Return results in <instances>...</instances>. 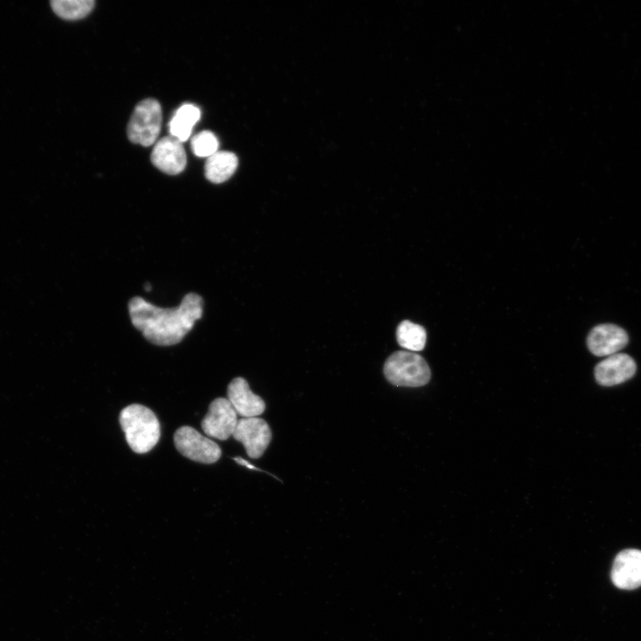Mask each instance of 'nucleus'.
I'll return each mask as SVG.
<instances>
[{
  "instance_id": "f257e3e1",
  "label": "nucleus",
  "mask_w": 641,
  "mask_h": 641,
  "mask_svg": "<svg viewBox=\"0 0 641 641\" xmlns=\"http://www.w3.org/2000/svg\"><path fill=\"white\" fill-rule=\"evenodd\" d=\"M203 299L196 293L185 295L175 308H160L141 296L128 303L133 325L144 337L157 345L167 346L180 343L195 322L202 317Z\"/></svg>"
},
{
  "instance_id": "f03ea898",
  "label": "nucleus",
  "mask_w": 641,
  "mask_h": 641,
  "mask_svg": "<svg viewBox=\"0 0 641 641\" xmlns=\"http://www.w3.org/2000/svg\"><path fill=\"white\" fill-rule=\"evenodd\" d=\"M119 423L130 448L136 453L150 451L160 437V425L151 410L142 404H131L119 414Z\"/></svg>"
},
{
  "instance_id": "7ed1b4c3",
  "label": "nucleus",
  "mask_w": 641,
  "mask_h": 641,
  "mask_svg": "<svg viewBox=\"0 0 641 641\" xmlns=\"http://www.w3.org/2000/svg\"><path fill=\"white\" fill-rule=\"evenodd\" d=\"M386 379L394 385L418 387L428 383L430 368L426 360L414 353L397 351L384 364Z\"/></svg>"
},
{
  "instance_id": "20e7f679",
  "label": "nucleus",
  "mask_w": 641,
  "mask_h": 641,
  "mask_svg": "<svg viewBox=\"0 0 641 641\" xmlns=\"http://www.w3.org/2000/svg\"><path fill=\"white\" fill-rule=\"evenodd\" d=\"M162 123L159 102L151 98L141 101L134 108L127 125V137L133 142L148 147L156 143Z\"/></svg>"
},
{
  "instance_id": "39448f33",
  "label": "nucleus",
  "mask_w": 641,
  "mask_h": 641,
  "mask_svg": "<svg viewBox=\"0 0 641 641\" xmlns=\"http://www.w3.org/2000/svg\"><path fill=\"white\" fill-rule=\"evenodd\" d=\"M174 442L182 455L196 462L212 464L222 455L221 448L216 442L191 426H183L178 428L174 433Z\"/></svg>"
},
{
  "instance_id": "423d86ee",
  "label": "nucleus",
  "mask_w": 641,
  "mask_h": 641,
  "mask_svg": "<svg viewBox=\"0 0 641 641\" xmlns=\"http://www.w3.org/2000/svg\"><path fill=\"white\" fill-rule=\"evenodd\" d=\"M232 436L244 445L247 456L256 459L269 446L272 431L268 423L260 418H241L238 420Z\"/></svg>"
},
{
  "instance_id": "0eeeda50",
  "label": "nucleus",
  "mask_w": 641,
  "mask_h": 641,
  "mask_svg": "<svg viewBox=\"0 0 641 641\" xmlns=\"http://www.w3.org/2000/svg\"><path fill=\"white\" fill-rule=\"evenodd\" d=\"M237 413L228 399L218 397L209 405L207 415L201 421L203 432L217 440H227L232 436L238 424Z\"/></svg>"
},
{
  "instance_id": "6e6552de",
  "label": "nucleus",
  "mask_w": 641,
  "mask_h": 641,
  "mask_svg": "<svg viewBox=\"0 0 641 641\" xmlns=\"http://www.w3.org/2000/svg\"><path fill=\"white\" fill-rule=\"evenodd\" d=\"M152 164L165 174L175 175L186 166L187 158L183 142L172 135L157 141L150 155Z\"/></svg>"
},
{
  "instance_id": "1a4fd4ad",
  "label": "nucleus",
  "mask_w": 641,
  "mask_h": 641,
  "mask_svg": "<svg viewBox=\"0 0 641 641\" xmlns=\"http://www.w3.org/2000/svg\"><path fill=\"white\" fill-rule=\"evenodd\" d=\"M611 580L621 589L632 590L641 586V550L627 548L613 560Z\"/></svg>"
},
{
  "instance_id": "9d476101",
  "label": "nucleus",
  "mask_w": 641,
  "mask_h": 641,
  "mask_svg": "<svg viewBox=\"0 0 641 641\" xmlns=\"http://www.w3.org/2000/svg\"><path fill=\"white\" fill-rule=\"evenodd\" d=\"M628 341V334L622 328L612 323H604L590 330L587 337V345L596 356H610L626 346Z\"/></svg>"
},
{
  "instance_id": "9b49d317",
  "label": "nucleus",
  "mask_w": 641,
  "mask_h": 641,
  "mask_svg": "<svg viewBox=\"0 0 641 641\" xmlns=\"http://www.w3.org/2000/svg\"><path fill=\"white\" fill-rule=\"evenodd\" d=\"M637 370L635 361L626 353L607 356L595 367V377L601 385L611 386L631 378Z\"/></svg>"
},
{
  "instance_id": "f8f14e48",
  "label": "nucleus",
  "mask_w": 641,
  "mask_h": 641,
  "mask_svg": "<svg viewBox=\"0 0 641 641\" xmlns=\"http://www.w3.org/2000/svg\"><path fill=\"white\" fill-rule=\"evenodd\" d=\"M227 396L237 415L241 418L257 417L265 410L264 400L251 391L243 377H238L231 381Z\"/></svg>"
},
{
  "instance_id": "ddd939ff",
  "label": "nucleus",
  "mask_w": 641,
  "mask_h": 641,
  "mask_svg": "<svg viewBox=\"0 0 641 641\" xmlns=\"http://www.w3.org/2000/svg\"><path fill=\"white\" fill-rule=\"evenodd\" d=\"M238 158L231 151H216L207 158L205 176L213 183L227 181L236 171Z\"/></svg>"
},
{
  "instance_id": "4468645a",
  "label": "nucleus",
  "mask_w": 641,
  "mask_h": 641,
  "mask_svg": "<svg viewBox=\"0 0 641 641\" xmlns=\"http://www.w3.org/2000/svg\"><path fill=\"white\" fill-rule=\"evenodd\" d=\"M200 118V110L191 103L182 105L174 114L169 122L170 135L180 142H186L192 127Z\"/></svg>"
},
{
  "instance_id": "2eb2a0df",
  "label": "nucleus",
  "mask_w": 641,
  "mask_h": 641,
  "mask_svg": "<svg viewBox=\"0 0 641 641\" xmlns=\"http://www.w3.org/2000/svg\"><path fill=\"white\" fill-rule=\"evenodd\" d=\"M398 344L410 351H421L426 342V329L410 320L402 321L396 330Z\"/></svg>"
},
{
  "instance_id": "dca6fc26",
  "label": "nucleus",
  "mask_w": 641,
  "mask_h": 641,
  "mask_svg": "<svg viewBox=\"0 0 641 641\" xmlns=\"http://www.w3.org/2000/svg\"><path fill=\"white\" fill-rule=\"evenodd\" d=\"M53 11L64 20H75L88 15L94 7L93 0H53Z\"/></svg>"
},
{
  "instance_id": "f3484780",
  "label": "nucleus",
  "mask_w": 641,
  "mask_h": 641,
  "mask_svg": "<svg viewBox=\"0 0 641 641\" xmlns=\"http://www.w3.org/2000/svg\"><path fill=\"white\" fill-rule=\"evenodd\" d=\"M218 140L210 131H202L195 134L191 142L193 153L197 157L208 158L218 150Z\"/></svg>"
},
{
  "instance_id": "a211bd4d",
  "label": "nucleus",
  "mask_w": 641,
  "mask_h": 641,
  "mask_svg": "<svg viewBox=\"0 0 641 641\" xmlns=\"http://www.w3.org/2000/svg\"><path fill=\"white\" fill-rule=\"evenodd\" d=\"M144 288H145L146 291H150V290H151V285H150V283H146V284L144 285Z\"/></svg>"
}]
</instances>
